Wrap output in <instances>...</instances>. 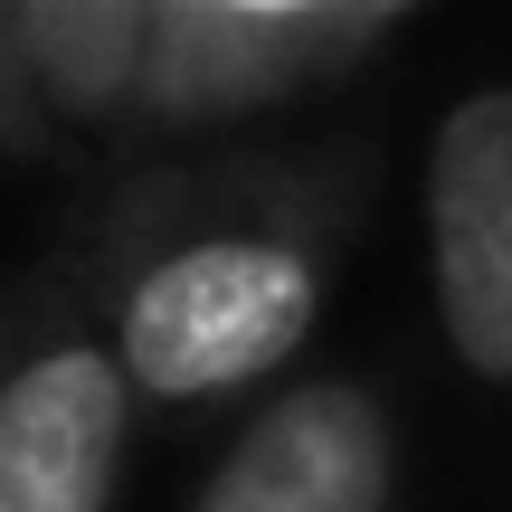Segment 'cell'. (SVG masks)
Segmentation results:
<instances>
[{
    "label": "cell",
    "instance_id": "obj_1",
    "mask_svg": "<svg viewBox=\"0 0 512 512\" xmlns=\"http://www.w3.org/2000/svg\"><path fill=\"white\" fill-rule=\"evenodd\" d=\"M351 209H361L351 171L323 181L313 162L143 190L133 219L152 238L114 256V304H105L133 399L200 408L275 380L332 304Z\"/></svg>",
    "mask_w": 512,
    "mask_h": 512
},
{
    "label": "cell",
    "instance_id": "obj_2",
    "mask_svg": "<svg viewBox=\"0 0 512 512\" xmlns=\"http://www.w3.org/2000/svg\"><path fill=\"white\" fill-rule=\"evenodd\" d=\"M408 29V0H152V67L133 143L228 133L342 86Z\"/></svg>",
    "mask_w": 512,
    "mask_h": 512
},
{
    "label": "cell",
    "instance_id": "obj_3",
    "mask_svg": "<svg viewBox=\"0 0 512 512\" xmlns=\"http://www.w3.org/2000/svg\"><path fill=\"white\" fill-rule=\"evenodd\" d=\"M133 446V380L114 332L38 313L0 370V512H114Z\"/></svg>",
    "mask_w": 512,
    "mask_h": 512
},
{
    "label": "cell",
    "instance_id": "obj_4",
    "mask_svg": "<svg viewBox=\"0 0 512 512\" xmlns=\"http://www.w3.org/2000/svg\"><path fill=\"white\" fill-rule=\"evenodd\" d=\"M190 512H399V418L351 370L294 380L219 446Z\"/></svg>",
    "mask_w": 512,
    "mask_h": 512
},
{
    "label": "cell",
    "instance_id": "obj_5",
    "mask_svg": "<svg viewBox=\"0 0 512 512\" xmlns=\"http://www.w3.org/2000/svg\"><path fill=\"white\" fill-rule=\"evenodd\" d=\"M427 275L446 351L512 389V86L456 95L427 143Z\"/></svg>",
    "mask_w": 512,
    "mask_h": 512
},
{
    "label": "cell",
    "instance_id": "obj_6",
    "mask_svg": "<svg viewBox=\"0 0 512 512\" xmlns=\"http://www.w3.org/2000/svg\"><path fill=\"white\" fill-rule=\"evenodd\" d=\"M19 48L67 143L133 133L152 67V0H19Z\"/></svg>",
    "mask_w": 512,
    "mask_h": 512
},
{
    "label": "cell",
    "instance_id": "obj_7",
    "mask_svg": "<svg viewBox=\"0 0 512 512\" xmlns=\"http://www.w3.org/2000/svg\"><path fill=\"white\" fill-rule=\"evenodd\" d=\"M0 152H10V162H57V152H76L67 133H57L38 76H29V48H19V0H0Z\"/></svg>",
    "mask_w": 512,
    "mask_h": 512
},
{
    "label": "cell",
    "instance_id": "obj_8",
    "mask_svg": "<svg viewBox=\"0 0 512 512\" xmlns=\"http://www.w3.org/2000/svg\"><path fill=\"white\" fill-rule=\"evenodd\" d=\"M19 313L29 304H0V370H10V351H19Z\"/></svg>",
    "mask_w": 512,
    "mask_h": 512
}]
</instances>
